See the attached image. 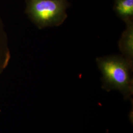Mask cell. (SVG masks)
Here are the masks:
<instances>
[{
  "label": "cell",
  "instance_id": "1",
  "mask_svg": "<svg viewBox=\"0 0 133 133\" xmlns=\"http://www.w3.org/2000/svg\"><path fill=\"white\" fill-rule=\"evenodd\" d=\"M131 62L120 56L97 58V63L103 75V88L108 91L117 90L125 98H130L133 93Z\"/></svg>",
  "mask_w": 133,
  "mask_h": 133
},
{
  "label": "cell",
  "instance_id": "2",
  "mask_svg": "<svg viewBox=\"0 0 133 133\" xmlns=\"http://www.w3.org/2000/svg\"><path fill=\"white\" fill-rule=\"evenodd\" d=\"M66 0H29L27 12L40 28L58 26L67 17Z\"/></svg>",
  "mask_w": 133,
  "mask_h": 133
},
{
  "label": "cell",
  "instance_id": "3",
  "mask_svg": "<svg viewBox=\"0 0 133 133\" xmlns=\"http://www.w3.org/2000/svg\"><path fill=\"white\" fill-rule=\"evenodd\" d=\"M125 22L127 23V28L120 40L119 46L125 58L132 61L133 55V22L131 19Z\"/></svg>",
  "mask_w": 133,
  "mask_h": 133
},
{
  "label": "cell",
  "instance_id": "4",
  "mask_svg": "<svg viewBox=\"0 0 133 133\" xmlns=\"http://www.w3.org/2000/svg\"><path fill=\"white\" fill-rule=\"evenodd\" d=\"M115 10L125 21L131 19L133 15V0H116Z\"/></svg>",
  "mask_w": 133,
  "mask_h": 133
}]
</instances>
